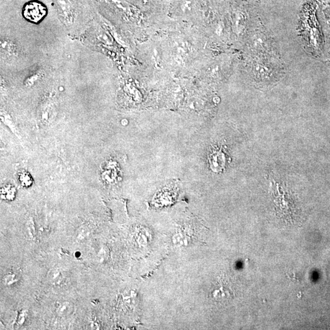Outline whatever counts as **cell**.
<instances>
[{
  "label": "cell",
  "mask_w": 330,
  "mask_h": 330,
  "mask_svg": "<svg viewBox=\"0 0 330 330\" xmlns=\"http://www.w3.org/2000/svg\"><path fill=\"white\" fill-rule=\"evenodd\" d=\"M75 311V305L69 301H62L55 306V312L59 317L70 316Z\"/></svg>",
  "instance_id": "obj_2"
},
{
  "label": "cell",
  "mask_w": 330,
  "mask_h": 330,
  "mask_svg": "<svg viewBox=\"0 0 330 330\" xmlns=\"http://www.w3.org/2000/svg\"><path fill=\"white\" fill-rule=\"evenodd\" d=\"M16 191L11 185H6L1 189V198L6 200H13L16 196Z\"/></svg>",
  "instance_id": "obj_5"
},
{
  "label": "cell",
  "mask_w": 330,
  "mask_h": 330,
  "mask_svg": "<svg viewBox=\"0 0 330 330\" xmlns=\"http://www.w3.org/2000/svg\"><path fill=\"white\" fill-rule=\"evenodd\" d=\"M18 281V277L17 274H14V273H9L4 277V281L7 286H12Z\"/></svg>",
  "instance_id": "obj_7"
},
{
  "label": "cell",
  "mask_w": 330,
  "mask_h": 330,
  "mask_svg": "<svg viewBox=\"0 0 330 330\" xmlns=\"http://www.w3.org/2000/svg\"><path fill=\"white\" fill-rule=\"evenodd\" d=\"M48 278L50 282L54 286L60 287L66 282L65 275L60 269L52 270L49 274Z\"/></svg>",
  "instance_id": "obj_3"
},
{
  "label": "cell",
  "mask_w": 330,
  "mask_h": 330,
  "mask_svg": "<svg viewBox=\"0 0 330 330\" xmlns=\"http://www.w3.org/2000/svg\"><path fill=\"white\" fill-rule=\"evenodd\" d=\"M27 234L28 238L35 239V227L32 222H28L27 225Z\"/></svg>",
  "instance_id": "obj_9"
},
{
  "label": "cell",
  "mask_w": 330,
  "mask_h": 330,
  "mask_svg": "<svg viewBox=\"0 0 330 330\" xmlns=\"http://www.w3.org/2000/svg\"><path fill=\"white\" fill-rule=\"evenodd\" d=\"M47 8L42 2L33 0L26 3L23 8V16L30 22L37 23L46 16Z\"/></svg>",
  "instance_id": "obj_1"
},
{
  "label": "cell",
  "mask_w": 330,
  "mask_h": 330,
  "mask_svg": "<svg viewBox=\"0 0 330 330\" xmlns=\"http://www.w3.org/2000/svg\"><path fill=\"white\" fill-rule=\"evenodd\" d=\"M89 235L90 231L87 227H82L78 229L77 233V239L80 241H85L89 236Z\"/></svg>",
  "instance_id": "obj_8"
},
{
  "label": "cell",
  "mask_w": 330,
  "mask_h": 330,
  "mask_svg": "<svg viewBox=\"0 0 330 330\" xmlns=\"http://www.w3.org/2000/svg\"><path fill=\"white\" fill-rule=\"evenodd\" d=\"M18 179L21 185L23 187H28L32 185L33 180L30 175L28 173L23 172L18 174Z\"/></svg>",
  "instance_id": "obj_6"
},
{
  "label": "cell",
  "mask_w": 330,
  "mask_h": 330,
  "mask_svg": "<svg viewBox=\"0 0 330 330\" xmlns=\"http://www.w3.org/2000/svg\"><path fill=\"white\" fill-rule=\"evenodd\" d=\"M122 298L124 302L129 306H134L136 304L138 294L135 289H125L122 294Z\"/></svg>",
  "instance_id": "obj_4"
}]
</instances>
